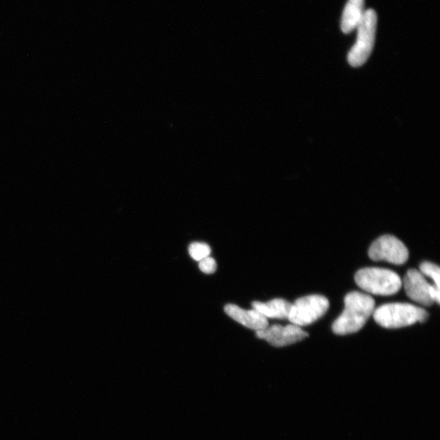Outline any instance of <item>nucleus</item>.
<instances>
[{
	"label": "nucleus",
	"instance_id": "3",
	"mask_svg": "<svg viewBox=\"0 0 440 440\" xmlns=\"http://www.w3.org/2000/svg\"><path fill=\"white\" fill-rule=\"evenodd\" d=\"M355 280L360 289L376 296H392L402 287L399 276L395 271L385 269H360L355 274Z\"/></svg>",
	"mask_w": 440,
	"mask_h": 440
},
{
	"label": "nucleus",
	"instance_id": "6",
	"mask_svg": "<svg viewBox=\"0 0 440 440\" xmlns=\"http://www.w3.org/2000/svg\"><path fill=\"white\" fill-rule=\"evenodd\" d=\"M405 293L412 301L423 306H430L434 302L439 303L440 290L427 282L418 270L407 271L404 278Z\"/></svg>",
	"mask_w": 440,
	"mask_h": 440
},
{
	"label": "nucleus",
	"instance_id": "9",
	"mask_svg": "<svg viewBox=\"0 0 440 440\" xmlns=\"http://www.w3.org/2000/svg\"><path fill=\"white\" fill-rule=\"evenodd\" d=\"M227 314L234 321L240 323L242 325L255 331L262 330L269 327V321L266 318L260 314L259 312L253 310H244L234 304H228L224 307Z\"/></svg>",
	"mask_w": 440,
	"mask_h": 440
},
{
	"label": "nucleus",
	"instance_id": "4",
	"mask_svg": "<svg viewBox=\"0 0 440 440\" xmlns=\"http://www.w3.org/2000/svg\"><path fill=\"white\" fill-rule=\"evenodd\" d=\"M378 17L373 9L365 10L357 27V40L348 54V62L353 67H362L371 55L377 29Z\"/></svg>",
	"mask_w": 440,
	"mask_h": 440
},
{
	"label": "nucleus",
	"instance_id": "5",
	"mask_svg": "<svg viewBox=\"0 0 440 440\" xmlns=\"http://www.w3.org/2000/svg\"><path fill=\"white\" fill-rule=\"evenodd\" d=\"M329 307V301L324 296L303 297L292 304L288 320L299 327L311 325L324 316Z\"/></svg>",
	"mask_w": 440,
	"mask_h": 440
},
{
	"label": "nucleus",
	"instance_id": "10",
	"mask_svg": "<svg viewBox=\"0 0 440 440\" xmlns=\"http://www.w3.org/2000/svg\"><path fill=\"white\" fill-rule=\"evenodd\" d=\"M364 0H349L346 3L341 23V29L344 34L357 29L364 15Z\"/></svg>",
	"mask_w": 440,
	"mask_h": 440
},
{
	"label": "nucleus",
	"instance_id": "7",
	"mask_svg": "<svg viewBox=\"0 0 440 440\" xmlns=\"http://www.w3.org/2000/svg\"><path fill=\"white\" fill-rule=\"evenodd\" d=\"M369 255L373 261H387L396 265L406 263L409 251L404 243L394 236L379 237L369 248Z\"/></svg>",
	"mask_w": 440,
	"mask_h": 440
},
{
	"label": "nucleus",
	"instance_id": "14",
	"mask_svg": "<svg viewBox=\"0 0 440 440\" xmlns=\"http://www.w3.org/2000/svg\"><path fill=\"white\" fill-rule=\"evenodd\" d=\"M199 269L205 274H212L217 271V264L212 257L209 256L199 261Z\"/></svg>",
	"mask_w": 440,
	"mask_h": 440
},
{
	"label": "nucleus",
	"instance_id": "13",
	"mask_svg": "<svg viewBox=\"0 0 440 440\" xmlns=\"http://www.w3.org/2000/svg\"><path fill=\"white\" fill-rule=\"evenodd\" d=\"M420 269L421 273L428 277L432 278L434 280L435 287L439 289V274L440 269L439 266L435 265L430 262H424V263L420 265Z\"/></svg>",
	"mask_w": 440,
	"mask_h": 440
},
{
	"label": "nucleus",
	"instance_id": "12",
	"mask_svg": "<svg viewBox=\"0 0 440 440\" xmlns=\"http://www.w3.org/2000/svg\"><path fill=\"white\" fill-rule=\"evenodd\" d=\"M189 255L196 261H201L209 257L212 249L205 243H192L189 248Z\"/></svg>",
	"mask_w": 440,
	"mask_h": 440
},
{
	"label": "nucleus",
	"instance_id": "8",
	"mask_svg": "<svg viewBox=\"0 0 440 440\" xmlns=\"http://www.w3.org/2000/svg\"><path fill=\"white\" fill-rule=\"evenodd\" d=\"M256 336L259 339H264L269 344L277 348H282L307 338L308 334L303 330L301 327L296 325L282 326L275 325L266 328L264 330L256 331Z\"/></svg>",
	"mask_w": 440,
	"mask_h": 440
},
{
	"label": "nucleus",
	"instance_id": "1",
	"mask_svg": "<svg viewBox=\"0 0 440 440\" xmlns=\"http://www.w3.org/2000/svg\"><path fill=\"white\" fill-rule=\"evenodd\" d=\"M344 303V311L332 326L334 333L338 335L354 334L362 330L375 307L372 297L359 292L346 294Z\"/></svg>",
	"mask_w": 440,
	"mask_h": 440
},
{
	"label": "nucleus",
	"instance_id": "2",
	"mask_svg": "<svg viewBox=\"0 0 440 440\" xmlns=\"http://www.w3.org/2000/svg\"><path fill=\"white\" fill-rule=\"evenodd\" d=\"M374 320L387 329L409 326L416 322H424L428 313L424 309L409 303H387L374 310Z\"/></svg>",
	"mask_w": 440,
	"mask_h": 440
},
{
	"label": "nucleus",
	"instance_id": "11",
	"mask_svg": "<svg viewBox=\"0 0 440 440\" xmlns=\"http://www.w3.org/2000/svg\"><path fill=\"white\" fill-rule=\"evenodd\" d=\"M252 307L266 319L268 318L288 319L292 303L282 298H277L268 303L254 302L252 303Z\"/></svg>",
	"mask_w": 440,
	"mask_h": 440
}]
</instances>
